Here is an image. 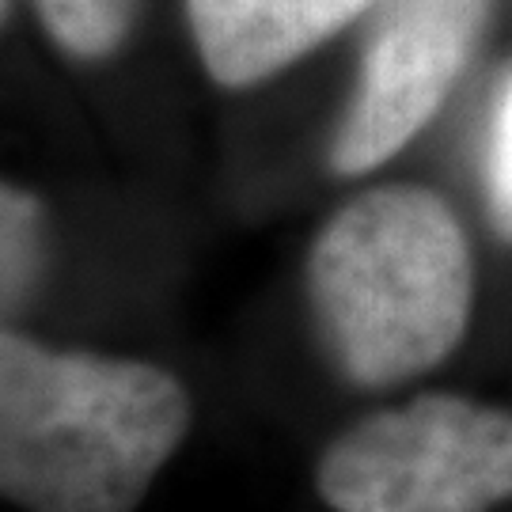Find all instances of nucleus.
I'll return each instance as SVG.
<instances>
[{
	"instance_id": "obj_1",
	"label": "nucleus",
	"mask_w": 512,
	"mask_h": 512,
	"mask_svg": "<svg viewBox=\"0 0 512 512\" xmlns=\"http://www.w3.org/2000/svg\"><path fill=\"white\" fill-rule=\"evenodd\" d=\"M190 429L175 376L0 342V486L27 512H133Z\"/></svg>"
},
{
	"instance_id": "obj_2",
	"label": "nucleus",
	"mask_w": 512,
	"mask_h": 512,
	"mask_svg": "<svg viewBox=\"0 0 512 512\" xmlns=\"http://www.w3.org/2000/svg\"><path fill=\"white\" fill-rule=\"evenodd\" d=\"M311 300L349 380L399 384L440 365L471 311V251L456 213L421 186L342 205L311 247Z\"/></svg>"
},
{
	"instance_id": "obj_3",
	"label": "nucleus",
	"mask_w": 512,
	"mask_h": 512,
	"mask_svg": "<svg viewBox=\"0 0 512 512\" xmlns=\"http://www.w3.org/2000/svg\"><path fill=\"white\" fill-rule=\"evenodd\" d=\"M334 512H486L512 497V414L425 395L357 421L319 459Z\"/></svg>"
},
{
	"instance_id": "obj_4",
	"label": "nucleus",
	"mask_w": 512,
	"mask_h": 512,
	"mask_svg": "<svg viewBox=\"0 0 512 512\" xmlns=\"http://www.w3.org/2000/svg\"><path fill=\"white\" fill-rule=\"evenodd\" d=\"M486 0H380L361 84L330 164L361 175L391 160L440 107L471 54Z\"/></svg>"
},
{
	"instance_id": "obj_5",
	"label": "nucleus",
	"mask_w": 512,
	"mask_h": 512,
	"mask_svg": "<svg viewBox=\"0 0 512 512\" xmlns=\"http://www.w3.org/2000/svg\"><path fill=\"white\" fill-rule=\"evenodd\" d=\"M209 73L228 88L274 76L372 0H186Z\"/></svg>"
},
{
	"instance_id": "obj_6",
	"label": "nucleus",
	"mask_w": 512,
	"mask_h": 512,
	"mask_svg": "<svg viewBox=\"0 0 512 512\" xmlns=\"http://www.w3.org/2000/svg\"><path fill=\"white\" fill-rule=\"evenodd\" d=\"M38 12L65 50L99 57L122 42L133 0H38Z\"/></svg>"
},
{
	"instance_id": "obj_7",
	"label": "nucleus",
	"mask_w": 512,
	"mask_h": 512,
	"mask_svg": "<svg viewBox=\"0 0 512 512\" xmlns=\"http://www.w3.org/2000/svg\"><path fill=\"white\" fill-rule=\"evenodd\" d=\"M42 251V213L31 194L4 186V304L12 308L31 289Z\"/></svg>"
},
{
	"instance_id": "obj_8",
	"label": "nucleus",
	"mask_w": 512,
	"mask_h": 512,
	"mask_svg": "<svg viewBox=\"0 0 512 512\" xmlns=\"http://www.w3.org/2000/svg\"><path fill=\"white\" fill-rule=\"evenodd\" d=\"M486 186H490V213L497 232L512 239V76L497 99L494 137H490V164H486Z\"/></svg>"
}]
</instances>
